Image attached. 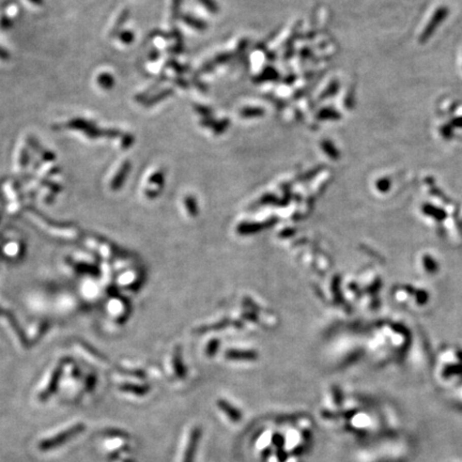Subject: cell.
I'll return each mask as SVG.
<instances>
[{"label": "cell", "mask_w": 462, "mask_h": 462, "mask_svg": "<svg viewBox=\"0 0 462 462\" xmlns=\"http://www.w3.org/2000/svg\"><path fill=\"white\" fill-rule=\"evenodd\" d=\"M310 429L292 427L284 436V450L287 455L300 456L310 442Z\"/></svg>", "instance_id": "cell-1"}, {"label": "cell", "mask_w": 462, "mask_h": 462, "mask_svg": "<svg viewBox=\"0 0 462 462\" xmlns=\"http://www.w3.org/2000/svg\"><path fill=\"white\" fill-rule=\"evenodd\" d=\"M200 438L201 429L199 426H193L187 431L181 443L178 462H194Z\"/></svg>", "instance_id": "cell-2"}, {"label": "cell", "mask_w": 462, "mask_h": 462, "mask_svg": "<svg viewBox=\"0 0 462 462\" xmlns=\"http://www.w3.org/2000/svg\"><path fill=\"white\" fill-rule=\"evenodd\" d=\"M274 435L275 433L272 429H265L256 439L255 450L264 461L271 453V450L273 449Z\"/></svg>", "instance_id": "cell-3"}, {"label": "cell", "mask_w": 462, "mask_h": 462, "mask_svg": "<svg viewBox=\"0 0 462 462\" xmlns=\"http://www.w3.org/2000/svg\"><path fill=\"white\" fill-rule=\"evenodd\" d=\"M218 409L221 411V412L225 415V417L227 418L228 423L234 425V424H239L242 420V414L240 411L234 408L232 405L228 404V402H226L224 399L218 400Z\"/></svg>", "instance_id": "cell-4"}, {"label": "cell", "mask_w": 462, "mask_h": 462, "mask_svg": "<svg viewBox=\"0 0 462 462\" xmlns=\"http://www.w3.org/2000/svg\"><path fill=\"white\" fill-rule=\"evenodd\" d=\"M226 357L232 361H255L258 357V354L253 351H235L229 350L226 353Z\"/></svg>", "instance_id": "cell-5"}, {"label": "cell", "mask_w": 462, "mask_h": 462, "mask_svg": "<svg viewBox=\"0 0 462 462\" xmlns=\"http://www.w3.org/2000/svg\"><path fill=\"white\" fill-rule=\"evenodd\" d=\"M272 224H242L238 227V232L242 234H250L260 231L264 227H269Z\"/></svg>", "instance_id": "cell-6"}, {"label": "cell", "mask_w": 462, "mask_h": 462, "mask_svg": "<svg viewBox=\"0 0 462 462\" xmlns=\"http://www.w3.org/2000/svg\"><path fill=\"white\" fill-rule=\"evenodd\" d=\"M173 359H174V361H173L174 373H176V375L179 378H183V376H184V367H183V364H182V361H181V354L179 353V351H176V353H174Z\"/></svg>", "instance_id": "cell-7"}, {"label": "cell", "mask_w": 462, "mask_h": 462, "mask_svg": "<svg viewBox=\"0 0 462 462\" xmlns=\"http://www.w3.org/2000/svg\"><path fill=\"white\" fill-rule=\"evenodd\" d=\"M218 347H219V341H217V340L212 341V342L209 344L208 348H207V354H208L209 356H212L213 354L217 353V349H218Z\"/></svg>", "instance_id": "cell-8"}, {"label": "cell", "mask_w": 462, "mask_h": 462, "mask_svg": "<svg viewBox=\"0 0 462 462\" xmlns=\"http://www.w3.org/2000/svg\"><path fill=\"white\" fill-rule=\"evenodd\" d=\"M285 462H301L300 456H293V455H288Z\"/></svg>", "instance_id": "cell-9"}]
</instances>
